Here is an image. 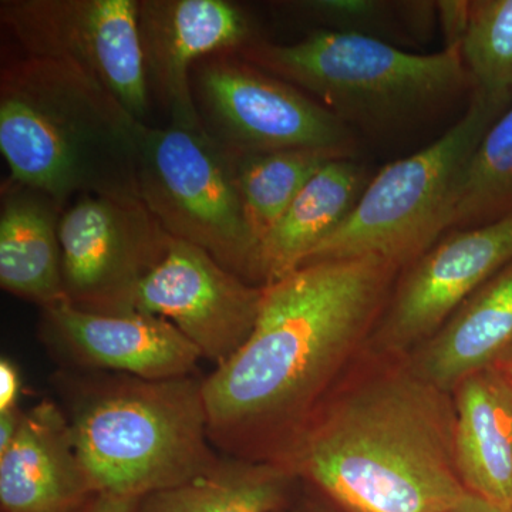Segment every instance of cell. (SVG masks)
Listing matches in <instances>:
<instances>
[{"mask_svg": "<svg viewBox=\"0 0 512 512\" xmlns=\"http://www.w3.org/2000/svg\"><path fill=\"white\" fill-rule=\"evenodd\" d=\"M399 271L375 256L329 259L264 286L254 332L202 383L208 434L221 456L281 466L372 336Z\"/></svg>", "mask_w": 512, "mask_h": 512, "instance_id": "6da1fadb", "label": "cell"}, {"mask_svg": "<svg viewBox=\"0 0 512 512\" xmlns=\"http://www.w3.org/2000/svg\"><path fill=\"white\" fill-rule=\"evenodd\" d=\"M454 433L453 393L406 362L333 389L281 466L349 512H446L468 493Z\"/></svg>", "mask_w": 512, "mask_h": 512, "instance_id": "7a4b0ae2", "label": "cell"}, {"mask_svg": "<svg viewBox=\"0 0 512 512\" xmlns=\"http://www.w3.org/2000/svg\"><path fill=\"white\" fill-rule=\"evenodd\" d=\"M143 124L73 64L25 56L2 66L0 151L10 180L63 210L74 195L140 200Z\"/></svg>", "mask_w": 512, "mask_h": 512, "instance_id": "3957f363", "label": "cell"}, {"mask_svg": "<svg viewBox=\"0 0 512 512\" xmlns=\"http://www.w3.org/2000/svg\"><path fill=\"white\" fill-rule=\"evenodd\" d=\"M52 382L96 493L140 500L220 461L200 375L144 379L57 369Z\"/></svg>", "mask_w": 512, "mask_h": 512, "instance_id": "277c9868", "label": "cell"}, {"mask_svg": "<svg viewBox=\"0 0 512 512\" xmlns=\"http://www.w3.org/2000/svg\"><path fill=\"white\" fill-rule=\"evenodd\" d=\"M237 55L315 96L345 123L404 119L473 86L460 45L417 55L373 35L320 29L292 45L254 39Z\"/></svg>", "mask_w": 512, "mask_h": 512, "instance_id": "5b68a950", "label": "cell"}, {"mask_svg": "<svg viewBox=\"0 0 512 512\" xmlns=\"http://www.w3.org/2000/svg\"><path fill=\"white\" fill-rule=\"evenodd\" d=\"M512 97L474 89L466 113L429 147L386 165L345 221L305 264L375 256L406 268L440 239V221L458 178Z\"/></svg>", "mask_w": 512, "mask_h": 512, "instance_id": "8992f818", "label": "cell"}, {"mask_svg": "<svg viewBox=\"0 0 512 512\" xmlns=\"http://www.w3.org/2000/svg\"><path fill=\"white\" fill-rule=\"evenodd\" d=\"M137 181L141 202L168 235L204 249L228 271L259 285L258 245L245 217L234 156L204 128L144 123Z\"/></svg>", "mask_w": 512, "mask_h": 512, "instance_id": "52a82bcc", "label": "cell"}, {"mask_svg": "<svg viewBox=\"0 0 512 512\" xmlns=\"http://www.w3.org/2000/svg\"><path fill=\"white\" fill-rule=\"evenodd\" d=\"M191 87L205 133L234 156L313 150L349 158L355 147L335 113L237 53L195 64Z\"/></svg>", "mask_w": 512, "mask_h": 512, "instance_id": "ba28073f", "label": "cell"}, {"mask_svg": "<svg viewBox=\"0 0 512 512\" xmlns=\"http://www.w3.org/2000/svg\"><path fill=\"white\" fill-rule=\"evenodd\" d=\"M138 0H3L0 20L26 56L79 67L137 120L150 109Z\"/></svg>", "mask_w": 512, "mask_h": 512, "instance_id": "9c48e42d", "label": "cell"}, {"mask_svg": "<svg viewBox=\"0 0 512 512\" xmlns=\"http://www.w3.org/2000/svg\"><path fill=\"white\" fill-rule=\"evenodd\" d=\"M170 237L140 200L77 198L59 222L66 302L99 315L137 312L138 288Z\"/></svg>", "mask_w": 512, "mask_h": 512, "instance_id": "30bf717a", "label": "cell"}, {"mask_svg": "<svg viewBox=\"0 0 512 512\" xmlns=\"http://www.w3.org/2000/svg\"><path fill=\"white\" fill-rule=\"evenodd\" d=\"M511 261L512 215L439 239L403 268L370 336L372 348L409 355Z\"/></svg>", "mask_w": 512, "mask_h": 512, "instance_id": "8fae6325", "label": "cell"}, {"mask_svg": "<svg viewBox=\"0 0 512 512\" xmlns=\"http://www.w3.org/2000/svg\"><path fill=\"white\" fill-rule=\"evenodd\" d=\"M264 286L249 284L204 249L170 237L138 288L137 312L168 320L215 367L254 332Z\"/></svg>", "mask_w": 512, "mask_h": 512, "instance_id": "7c38bea8", "label": "cell"}, {"mask_svg": "<svg viewBox=\"0 0 512 512\" xmlns=\"http://www.w3.org/2000/svg\"><path fill=\"white\" fill-rule=\"evenodd\" d=\"M138 35L150 99L170 124L190 130L202 128L191 87L195 64L256 39L245 9L227 0H140Z\"/></svg>", "mask_w": 512, "mask_h": 512, "instance_id": "4fadbf2b", "label": "cell"}, {"mask_svg": "<svg viewBox=\"0 0 512 512\" xmlns=\"http://www.w3.org/2000/svg\"><path fill=\"white\" fill-rule=\"evenodd\" d=\"M37 330L59 369L175 379L198 375L202 360L180 330L147 313L99 315L63 301L40 309Z\"/></svg>", "mask_w": 512, "mask_h": 512, "instance_id": "5bb4252c", "label": "cell"}, {"mask_svg": "<svg viewBox=\"0 0 512 512\" xmlns=\"http://www.w3.org/2000/svg\"><path fill=\"white\" fill-rule=\"evenodd\" d=\"M94 494L60 404L45 399L25 410L0 453L2 512H74Z\"/></svg>", "mask_w": 512, "mask_h": 512, "instance_id": "9a60e30c", "label": "cell"}, {"mask_svg": "<svg viewBox=\"0 0 512 512\" xmlns=\"http://www.w3.org/2000/svg\"><path fill=\"white\" fill-rule=\"evenodd\" d=\"M512 350V261L474 292L426 342L407 355L417 375L453 392Z\"/></svg>", "mask_w": 512, "mask_h": 512, "instance_id": "2e32d148", "label": "cell"}, {"mask_svg": "<svg viewBox=\"0 0 512 512\" xmlns=\"http://www.w3.org/2000/svg\"><path fill=\"white\" fill-rule=\"evenodd\" d=\"M457 470L468 493L512 507V386L487 367L454 387Z\"/></svg>", "mask_w": 512, "mask_h": 512, "instance_id": "e0dca14e", "label": "cell"}, {"mask_svg": "<svg viewBox=\"0 0 512 512\" xmlns=\"http://www.w3.org/2000/svg\"><path fill=\"white\" fill-rule=\"evenodd\" d=\"M52 198L10 180L0 207V286L40 309L66 301L59 222Z\"/></svg>", "mask_w": 512, "mask_h": 512, "instance_id": "ac0fdd59", "label": "cell"}, {"mask_svg": "<svg viewBox=\"0 0 512 512\" xmlns=\"http://www.w3.org/2000/svg\"><path fill=\"white\" fill-rule=\"evenodd\" d=\"M367 184L365 168L349 158L320 168L259 244V285L272 284L305 264L313 249L348 218Z\"/></svg>", "mask_w": 512, "mask_h": 512, "instance_id": "d6986e66", "label": "cell"}, {"mask_svg": "<svg viewBox=\"0 0 512 512\" xmlns=\"http://www.w3.org/2000/svg\"><path fill=\"white\" fill-rule=\"evenodd\" d=\"M295 480L279 464L221 456L200 476L144 495L137 512H276Z\"/></svg>", "mask_w": 512, "mask_h": 512, "instance_id": "ffe728a7", "label": "cell"}, {"mask_svg": "<svg viewBox=\"0 0 512 512\" xmlns=\"http://www.w3.org/2000/svg\"><path fill=\"white\" fill-rule=\"evenodd\" d=\"M511 215L512 104L487 131L458 178L440 221V237Z\"/></svg>", "mask_w": 512, "mask_h": 512, "instance_id": "44dd1931", "label": "cell"}, {"mask_svg": "<svg viewBox=\"0 0 512 512\" xmlns=\"http://www.w3.org/2000/svg\"><path fill=\"white\" fill-rule=\"evenodd\" d=\"M338 158L313 150L234 156L239 194L258 248L313 175Z\"/></svg>", "mask_w": 512, "mask_h": 512, "instance_id": "7402d4cb", "label": "cell"}, {"mask_svg": "<svg viewBox=\"0 0 512 512\" xmlns=\"http://www.w3.org/2000/svg\"><path fill=\"white\" fill-rule=\"evenodd\" d=\"M460 49L474 89L512 97V0L470 2Z\"/></svg>", "mask_w": 512, "mask_h": 512, "instance_id": "603a6c76", "label": "cell"}, {"mask_svg": "<svg viewBox=\"0 0 512 512\" xmlns=\"http://www.w3.org/2000/svg\"><path fill=\"white\" fill-rule=\"evenodd\" d=\"M285 5L303 18L323 23L326 29L363 35H369V29L383 28L394 8L393 3L377 0H305Z\"/></svg>", "mask_w": 512, "mask_h": 512, "instance_id": "cb8c5ba5", "label": "cell"}, {"mask_svg": "<svg viewBox=\"0 0 512 512\" xmlns=\"http://www.w3.org/2000/svg\"><path fill=\"white\" fill-rule=\"evenodd\" d=\"M20 379L19 367L9 357L0 359V413L19 407Z\"/></svg>", "mask_w": 512, "mask_h": 512, "instance_id": "d4e9b609", "label": "cell"}, {"mask_svg": "<svg viewBox=\"0 0 512 512\" xmlns=\"http://www.w3.org/2000/svg\"><path fill=\"white\" fill-rule=\"evenodd\" d=\"M137 498L96 493L74 512H137Z\"/></svg>", "mask_w": 512, "mask_h": 512, "instance_id": "484cf974", "label": "cell"}, {"mask_svg": "<svg viewBox=\"0 0 512 512\" xmlns=\"http://www.w3.org/2000/svg\"><path fill=\"white\" fill-rule=\"evenodd\" d=\"M23 414H25V410L20 406L0 413V453L5 451L15 440L20 424H22Z\"/></svg>", "mask_w": 512, "mask_h": 512, "instance_id": "4316f807", "label": "cell"}, {"mask_svg": "<svg viewBox=\"0 0 512 512\" xmlns=\"http://www.w3.org/2000/svg\"><path fill=\"white\" fill-rule=\"evenodd\" d=\"M446 512H512V507L495 504L471 493H467L454 507Z\"/></svg>", "mask_w": 512, "mask_h": 512, "instance_id": "83f0119b", "label": "cell"}, {"mask_svg": "<svg viewBox=\"0 0 512 512\" xmlns=\"http://www.w3.org/2000/svg\"><path fill=\"white\" fill-rule=\"evenodd\" d=\"M495 367H498V369H500L501 372H503V375L507 377L508 382H510L512 386V350Z\"/></svg>", "mask_w": 512, "mask_h": 512, "instance_id": "f1b7e54d", "label": "cell"}]
</instances>
